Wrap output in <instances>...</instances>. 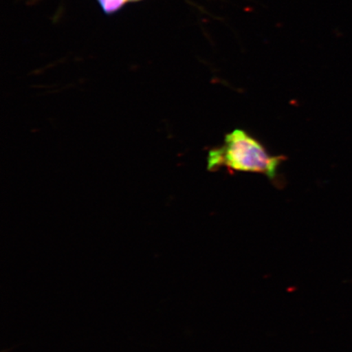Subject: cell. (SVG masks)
<instances>
[{
    "mask_svg": "<svg viewBox=\"0 0 352 352\" xmlns=\"http://www.w3.org/2000/svg\"><path fill=\"white\" fill-rule=\"evenodd\" d=\"M284 160L283 156L272 155L245 131L235 129L226 136L222 146L209 152L208 167L209 170L226 167L241 173L262 174L274 179Z\"/></svg>",
    "mask_w": 352,
    "mask_h": 352,
    "instance_id": "obj_1",
    "label": "cell"
},
{
    "mask_svg": "<svg viewBox=\"0 0 352 352\" xmlns=\"http://www.w3.org/2000/svg\"><path fill=\"white\" fill-rule=\"evenodd\" d=\"M129 0H98L105 13H113L120 10Z\"/></svg>",
    "mask_w": 352,
    "mask_h": 352,
    "instance_id": "obj_2",
    "label": "cell"
},
{
    "mask_svg": "<svg viewBox=\"0 0 352 352\" xmlns=\"http://www.w3.org/2000/svg\"><path fill=\"white\" fill-rule=\"evenodd\" d=\"M129 1L135 2V1H140V0H129Z\"/></svg>",
    "mask_w": 352,
    "mask_h": 352,
    "instance_id": "obj_3",
    "label": "cell"
}]
</instances>
